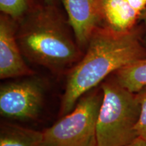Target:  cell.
<instances>
[{"label": "cell", "instance_id": "cell-5", "mask_svg": "<svg viewBox=\"0 0 146 146\" xmlns=\"http://www.w3.org/2000/svg\"><path fill=\"white\" fill-rule=\"evenodd\" d=\"M32 76L1 85L0 113L3 117L30 120L39 116L43 106L45 89L41 80Z\"/></svg>", "mask_w": 146, "mask_h": 146}, {"label": "cell", "instance_id": "cell-8", "mask_svg": "<svg viewBox=\"0 0 146 146\" xmlns=\"http://www.w3.org/2000/svg\"><path fill=\"white\" fill-rule=\"evenodd\" d=\"M103 21L106 26L118 33H126L136 27L140 15L126 0H104Z\"/></svg>", "mask_w": 146, "mask_h": 146}, {"label": "cell", "instance_id": "cell-13", "mask_svg": "<svg viewBox=\"0 0 146 146\" xmlns=\"http://www.w3.org/2000/svg\"><path fill=\"white\" fill-rule=\"evenodd\" d=\"M126 1L141 17L142 12L146 8V0H126Z\"/></svg>", "mask_w": 146, "mask_h": 146}, {"label": "cell", "instance_id": "cell-4", "mask_svg": "<svg viewBox=\"0 0 146 146\" xmlns=\"http://www.w3.org/2000/svg\"><path fill=\"white\" fill-rule=\"evenodd\" d=\"M102 91L92 90L74 108L43 131L42 146H96V123Z\"/></svg>", "mask_w": 146, "mask_h": 146}, {"label": "cell", "instance_id": "cell-9", "mask_svg": "<svg viewBox=\"0 0 146 146\" xmlns=\"http://www.w3.org/2000/svg\"><path fill=\"white\" fill-rule=\"evenodd\" d=\"M43 131L3 124L0 131V146H42Z\"/></svg>", "mask_w": 146, "mask_h": 146}, {"label": "cell", "instance_id": "cell-11", "mask_svg": "<svg viewBox=\"0 0 146 146\" xmlns=\"http://www.w3.org/2000/svg\"><path fill=\"white\" fill-rule=\"evenodd\" d=\"M30 9L28 0H0L1 13L16 22L21 19Z\"/></svg>", "mask_w": 146, "mask_h": 146}, {"label": "cell", "instance_id": "cell-10", "mask_svg": "<svg viewBox=\"0 0 146 146\" xmlns=\"http://www.w3.org/2000/svg\"><path fill=\"white\" fill-rule=\"evenodd\" d=\"M114 78L121 86L137 94L146 87V58L136 60L114 73Z\"/></svg>", "mask_w": 146, "mask_h": 146}, {"label": "cell", "instance_id": "cell-1", "mask_svg": "<svg viewBox=\"0 0 146 146\" xmlns=\"http://www.w3.org/2000/svg\"><path fill=\"white\" fill-rule=\"evenodd\" d=\"M146 58V47L137 27L118 33L98 27L89 40L85 54L69 70L60 115L70 112L82 96L105 81L110 74L136 60Z\"/></svg>", "mask_w": 146, "mask_h": 146}, {"label": "cell", "instance_id": "cell-16", "mask_svg": "<svg viewBox=\"0 0 146 146\" xmlns=\"http://www.w3.org/2000/svg\"><path fill=\"white\" fill-rule=\"evenodd\" d=\"M44 1H45V3L46 5H56V3L58 1V0H44Z\"/></svg>", "mask_w": 146, "mask_h": 146}, {"label": "cell", "instance_id": "cell-6", "mask_svg": "<svg viewBox=\"0 0 146 146\" xmlns=\"http://www.w3.org/2000/svg\"><path fill=\"white\" fill-rule=\"evenodd\" d=\"M16 21L1 14L0 17V78L31 76L35 71L27 64L16 37Z\"/></svg>", "mask_w": 146, "mask_h": 146}, {"label": "cell", "instance_id": "cell-14", "mask_svg": "<svg viewBox=\"0 0 146 146\" xmlns=\"http://www.w3.org/2000/svg\"><path fill=\"white\" fill-rule=\"evenodd\" d=\"M123 146H146V140L140 137H137L133 141Z\"/></svg>", "mask_w": 146, "mask_h": 146}, {"label": "cell", "instance_id": "cell-2", "mask_svg": "<svg viewBox=\"0 0 146 146\" xmlns=\"http://www.w3.org/2000/svg\"><path fill=\"white\" fill-rule=\"evenodd\" d=\"M16 23L18 44L31 63L60 73L70 70L83 57L68 19L56 5L31 8Z\"/></svg>", "mask_w": 146, "mask_h": 146}, {"label": "cell", "instance_id": "cell-12", "mask_svg": "<svg viewBox=\"0 0 146 146\" xmlns=\"http://www.w3.org/2000/svg\"><path fill=\"white\" fill-rule=\"evenodd\" d=\"M137 95L140 104V113L135 129L138 137L146 140V87Z\"/></svg>", "mask_w": 146, "mask_h": 146}, {"label": "cell", "instance_id": "cell-3", "mask_svg": "<svg viewBox=\"0 0 146 146\" xmlns=\"http://www.w3.org/2000/svg\"><path fill=\"white\" fill-rule=\"evenodd\" d=\"M102 103L96 123V146H123L137 136L140 104L137 94L120 85L114 76L100 87Z\"/></svg>", "mask_w": 146, "mask_h": 146}, {"label": "cell", "instance_id": "cell-15", "mask_svg": "<svg viewBox=\"0 0 146 146\" xmlns=\"http://www.w3.org/2000/svg\"><path fill=\"white\" fill-rule=\"evenodd\" d=\"M140 20H141L143 22L144 27H145V45L146 47V8L142 12L141 17H140Z\"/></svg>", "mask_w": 146, "mask_h": 146}, {"label": "cell", "instance_id": "cell-7", "mask_svg": "<svg viewBox=\"0 0 146 146\" xmlns=\"http://www.w3.org/2000/svg\"><path fill=\"white\" fill-rule=\"evenodd\" d=\"M70 24L78 45L87 48L95 30L103 21L104 0H62Z\"/></svg>", "mask_w": 146, "mask_h": 146}]
</instances>
